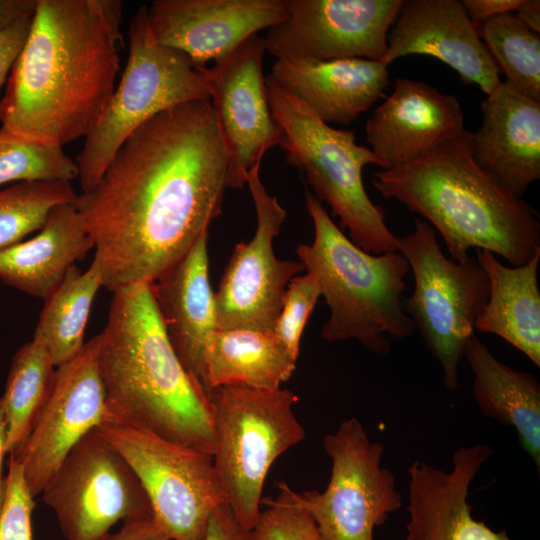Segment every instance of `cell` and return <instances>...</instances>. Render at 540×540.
Returning a JSON list of instances; mask_svg holds the SVG:
<instances>
[{
	"label": "cell",
	"mask_w": 540,
	"mask_h": 540,
	"mask_svg": "<svg viewBox=\"0 0 540 540\" xmlns=\"http://www.w3.org/2000/svg\"><path fill=\"white\" fill-rule=\"evenodd\" d=\"M6 492H7V482H6V474L4 477L0 478V517L3 512L5 500H6Z\"/></svg>",
	"instance_id": "obj_43"
},
{
	"label": "cell",
	"mask_w": 540,
	"mask_h": 540,
	"mask_svg": "<svg viewBox=\"0 0 540 540\" xmlns=\"http://www.w3.org/2000/svg\"><path fill=\"white\" fill-rule=\"evenodd\" d=\"M320 296L318 282L308 272L304 276L294 277L286 289L272 333L295 360L298 358L302 333Z\"/></svg>",
	"instance_id": "obj_34"
},
{
	"label": "cell",
	"mask_w": 540,
	"mask_h": 540,
	"mask_svg": "<svg viewBox=\"0 0 540 540\" xmlns=\"http://www.w3.org/2000/svg\"><path fill=\"white\" fill-rule=\"evenodd\" d=\"M429 55L455 70L463 83L489 95L502 81L475 25L458 0H403L387 34L382 60L389 65L412 55Z\"/></svg>",
	"instance_id": "obj_18"
},
{
	"label": "cell",
	"mask_w": 540,
	"mask_h": 540,
	"mask_svg": "<svg viewBox=\"0 0 540 540\" xmlns=\"http://www.w3.org/2000/svg\"><path fill=\"white\" fill-rule=\"evenodd\" d=\"M91 248L94 244L76 202L59 204L36 236L0 251V280L46 299Z\"/></svg>",
	"instance_id": "obj_24"
},
{
	"label": "cell",
	"mask_w": 540,
	"mask_h": 540,
	"mask_svg": "<svg viewBox=\"0 0 540 540\" xmlns=\"http://www.w3.org/2000/svg\"><path fill=\"white\" fill-rule=\"evenodd\" d=\"M129 54L118 85L77 158L82 193L101 178L123 142L143 123L174 106L210 99L206 68L154 37L141 6L129 23Z\"/></svg>",
	"instance_id": "obj_8"
},
{
	"label": "cell",
	"mask_w": 540,
	"mask_h": 540,
	"mask_svg": "<svg viewBox=\"0 0 540 540\" xmlns=\"http://www.w3.org/2000/svg\"><path fill=\"white\" fill-rule=\"evenodd\" d=\"M387 67L366 58L314 63L276 60L268 77L323 122L348 125L384 96L389 85Z\"/></svg>",
	"instance_id": "obj_22"
},
{
	"label": "cell",
	"mask_w": 540,
	"mask_h": 540,
	"mask_svg": "<svg viewBox=\"0 0 540 540\" xmlns=\"http://www.w3.org/2000/svg\"><path fill=\"white\" fill-rule=\"evenodd\" d=\"M32 19L0 30V91L15 64L28 37Z\"/></svg>",
	"instance_id": "obj_36"
},
{
	"label": "cell",
	"mask_w": 540,
	"mask_h": 540,
	"mask_svg": "<svg viewBox=\"0 0 540 540\" xmlns=\"http://www.w3.org/2000/svg\"><path fill=\"white\" fill-rule=\"evenodd\" d=\"M38 0H0V30L8 29L15 24L32 19Z\"/></svg>",
	"instance_id": "obj_40"
},
{
	"label": "cell",
	"mask_w": 540,
	"mask_h": 540,
	"mask_svg": "<svg viewBox=\"0 0 540 540\" xmlns=\"http://www.w3.org/2000/svg\"><path fill=\"white\" fill-rule=\"evenodd\" d=\"M520 23L535 34L540 33V1L523 0L514 12Z\"/></svg>",
	"instance_id": "obj_41"
},
{
	"label": "cell",
	"mask_w": 540,
	"mask_h": 540,
	"mask_svg": "<svg viewBox=\"0 0 540 540\" xmlns=\"http://www.w3.org/2000/svg\"><path fill=\"white\" fill-rule=\"evenodd\" d=\"M306 206L314 240L299 244L296 254L316 278L330 309L323 339H354L377 355L388 354L390 337L405 339L415 331L402 299L408 261L399 251L374 255L355 245L308 191Z\"/></svg>",
	"instance_id": "obj_5"
},
{
	"label": "cell",
	"mask_w": 540,
	"mask_h": 540,
	"mask_svg": "<svg viewBox=\"0 0 540 540\" xmlns=\"http://www.w3.org/2000/svg\"><path fill=\"white\" fill-rule=\"evenodd\" d=\"M6 500L0 517V540H32L31 516L35 507L21 465L9 455Z\"/></svg>",
	"instance_id": "obj_35"
},
{
	"label": "cell",
	"mask_w": 540,
	"mask_h": 540,
	"mask_svg": "<svg viewBox=\"0 0 540 540\" xmlns=\"http://www.w3.org/2000/svg\"><path fill=\"white\" fill-rule=\"evenodd\" d=\"M79 169L60 146L19 136L0 126V188L10 182L63 181Z\"/></svg>",
	"instance_id": "obj_32"
},
{
	"label": "cell",
	"mask_w": 540,
	"mask_h": 540,
	"mask_svg": "<svg viewBox=\"0 0 540 540\" xmlns=\"http://www.w3.org/2000/svg\"><path fill=\"white\" fill-rule=\"evenodd\" d=\"M207 240L208 230L176 264L151 282L154 302L169 341L183 366L199 381L205 342L216 330Z\"/></svg>",
	"instance_id": "obj_23"
},
{
	"label": "cell",
	"mask_w": 540,
	"mask_h": 540,
	"mask_svg": "<svg viewBox=\"0 0 540 540\" xmlns=\"http://www.w3.org/2000/svg\"><path fill=\"white\" fill-rule=\"evenodd\" d=\"M70 182L35 181L0 188V251L44 225L50 211L62 203L76 202Z\"/></svg>",
	"instance_id": "obj_31"
},
{
	"label": "cell",
	"mask_w": 540,
	"mask_h": 540,
	"mask_svg": "<svg viewBox=\"0 0 540 540\" xmlns=\"http://www.w3.org/2000/svg\"><path fill=\"white\" fill-rule=\"evenodd\" d=\"M57 367L32 339L14 354L0 400L7 425V451L15 450L35 426L55 383Z\"/></svg>",
	"instance_id": "obj_29"
},
{
	"label": "cell",
	"mask_w": 540,
	"mask_h": 540,
	"mask_svg": "<svg viewBox=\"0 0 540 540\" xmlns=\"http://www.w3.org/2000/svg\"><path fill=\"white\" fill-rule=\"evenodd\" d=\"M41 495L66 540H107L120 520L153 516L135 472L96 428L70 450Z\"/></svg>",
	"instance_id": "obj_12"
},
{
	"label": "cell",
	"mask_w": 540,
	"mask_h": 540,
	"mask_svg": "<svg viewBox=\"0 0 540 540\" xmlns=\"http://www.w3.org/2000/svg\"><path fill=\"white\" fill-rule=\"evenodd\" d=\"M476 260L489 280L488 301L475 329L499 336L540 366V253L529 262L508 267L492 252L476 249Z\"/></svg>",
	"instance_id": "obj_25"
},
{
	"label": "cell",
	"mask_w": 540,
	"mask_h": 540,
	"mask_svg": "<svg viewBox=\"0 0 540 540\" xmlns=\"http://www.w3.org/2000/svg\"><path fill=\"white\" fill-rule=\"evenodd\" d=\"M201 540H253V538L251 530L243 528L227 503H223L211 513Z\"/></svg>",
	"instance_id": "obj_37"
},
{
	"label": "cell",
	"mask_w": 540,
	"mask_h": 540,
	"mask_svg": "<svg viewBox=\"0 0 540 540\" xmlns=\"http://www.w3.org/2000/svg\"><path fill=\"white\" fill-rule=\"evenodd\" d=\"M113 293L107 324L98 334L106 418L212 455L210 399L175 353L151 282L134 283Z\"/></svg>",
	"instance_id": "obj_3"
},
{
	"label": "cell",
	"mask_w": 540,
	"mask_h": 540,
	"mask_svg": "<svg viewBox=\"0 0 540 540\" xmlns=\"http://www.w3.org/2000/svg\"><path fill=\"white\" fill-rule=\"evenodd\" d=\"M7 451V425L2 402L0 400V478L4 477L3 462Z\"/></svg>",
	"instance_id": "obj_42"
},
{
	"label": "cell",
	"mask_w": 540,
	"mask_h": 540,
	"mask_svg": "<svg viewBox=\"0 0 540 540\" xmlns=\"http://www.w3.org/2000/svg\"><path fill=\"white\" fill-rule=\"evenodd\" d=\"M227 167L210 99L138 127L76 200L103 287L153 282L176 264L221 214Z\"/></svg>",
	"instance_id": "obj_1"
},
{
	"label": "cell",
	"mask_w": 540,
	"mask_h": 540,
	"mask_svg": "<svg viewBox=\"0 0 540 540\" xmlns=\"http://www.w3.org/2000/svg\"><path fill=\"white\" fill-rule=\"evenodd\" d=\"M478 33L505 83L540 102V37L523 26L514 12L477 25Z\"/></svg>",
	"instance_id": "obj_30"
},
{
	"label": "cell",
	"mask_w": 540,
	"mask_h": 540,
	"mask_svg": "<svg viewBox=\"0 0 540 540\" xmlns=\"http://www.w3.org/2000/svg\"><path fill=\"white\" fill-rule=\"evenodd\" d=\"M296 361L273 333L214 330L205 342L200 381L206 393L224 385L275 390L292 376Z\"/></svg>",
	"instance_id": "obj_27"
},
{
	"label": "cell",
	"mask_w": 540,
	"mask_h": 540,
	"mask_svg": "<svg viewBox=\"0 0 540 540\" xmlns=\"http://www.w3.org/2000/svg\"><path fill=\"white\" fill-rule=\"evenodd\" d=\"M275 498H264L267 508L251 530L253 540H325L313 518L299 507L286 482L278 483Z\"/></svg>",
	"instance_id": "obj_33"
},
{
	"label": "cell",
	"mask_w": 540,
	"mask_h": 540,
	"mask_svg": "<svg viewBox=\"0 0 540 540\" xmlns=\"http://www.w3.org/2000/svg\"><path fill=\"white\" fill-rule=\"evenodd\" d=\"M470 137L466 130L424 158L377 172L372 183L428 220L451 259L476 248L521 266L540 253L537 212L476 164Z\"/></svg>",
	"instance_id": "obj_4"
},
{
	"label": "cell",
	"mask_w": 540,
	"mask_h": 540,
	"mask_svg": "<svg viewBox=\"0 0 540 540\" xmlns=\"http://www.w3.org/2000/svg\"><path fill=\"white\" fill-rule=\"evenodd\" d=\"M98 335L56 369L52 393L35 426L9 453L21 465L33 497L40 495L70 450L107 416L98 369Z\"/></svg>",
	"instance_id": "obj_16"
},
{
	"label": "cell",
	"mask_w": 540,
	"mask_h": 540,
	"mask_svg": "<svg viewBox=\"0 0 540 540\" xmlns=\"http://www.w3.org/2000/svg\"><path fill=\"white\" fill-rule=\"evenodd\" d=\"M331 458L324 491L298 493L295 503L315 521L325 540H373L375 527L401 506L393 473L381 466L384 448L370 440L356 418L323 439Z\"/></svg>",
	"instance_id": "obj_11"
},
{
	"label": "cell",
	"mask_w": 540,
	"mask_h": 540,
	"mask_svg": "<svg viewBox=\"0 0 540 540\" xmlns=\"http://www.w3.org/2000/svg\"><path fill=\"white\" fill-rule=\"evenodd\" d=\"M473 373V395L480 411L513 427L521 447L540 466V383L499 361L474 335L465 355Z\"/></svg>",
	"instance_id": "obj_26"
},
{
	"label": "cell",
	"mask_w": 540,
	"mask_h": 540,
	"mask_svg": "<svg viewBox=\"0 0 540 540\" xmlns=\"http://www.w3.org/2000/svg\"><path fill=\"white\" fill-rule=\"evenodd\" d=\"M266 89L273 117L282 130L280 147L289 164L303 172L314 195L331 207L351 241L379 255L397 250V237L386 224L384 210L369 198L362 179L364 166L383 168L379 157L358 145L354 131L323 122L303 102L269 77Z\"/></svg>",
	"instance_id": "obj_6"
},
{
	"label": "cell",
	"mask_w": 540,
	"mask_h": 540,
	"mask_svg": "<svg viewBox=\"0 0 540 540\" xmlns=\"http://www.w3.org/2000/svg\"><path fill=\"white\" fill-rule=\"evenodd\" d=\"M397 250L414 279L412 294L403 299L405 312L440 364L446 387L455 390L460 360L488 301V277L471 256L463 261L448 258L435 230L418 218L413 231L397 237Z\"/></svg>",
	"instance_id": "obj_9"
},
{
	"label": "cell",
	"mask_w": 540,
	"mask_h": 540,
	"mask_svg": "<svg viewBox=\"0 0 540 540\" xmlns=\"http://www.w3.org/2000/svg\"><path fill=\"white\" fill-rule=\"evenodd\" d=\"M96 430L135 472L162 531L171 540H201L211 513L227 503L212 455L116 419Z\"/></svg>",
	"instance_id": "obj_10"
},
{
	"label": "cell",
	"mask_w": 540,
	"mask_h": 540,
	"mask_svg": "<svg viewBox=\"0 0 540 540\" xmlns=\"http://www.w3.org/2000/svg\"><path fill=\"white\" fill-rule=\"evenodd\" d=\"M261 165L246 176L254 202L257 227L248 242L237 243L215 293L216 330L250 329L272 333L289 282L305 266L280 260L273 241L287 212L260 179Z\"/></svg>",
	"instance_id": "obj_13"
},
{
	"label": "cell",
	"mask_w": 540,
	"mask_h": 540,
	"mask_svg": "<svg viewBox=\"0 0 540 540\" xmlns=\"http://www.w3.org/2000/svg\"><path fill=\"white\" fill-rule=\"evenodd\" d=\"M121 0H38L0 100V126L63 147L86 137L116 87Z\"/></svg>",
	"instance_id": "obj_2"
},
{
	"label": "cell",
	"mask_w": 540,
	"mask_h": 540,
	"mask_svg": "<svg viewBox=\"0 0 540 540\" xmlns=\"http://www.w3.org/2000/svg\"><path fill=\"white\" fill-rule=\"evenodd\" d=\"M213 414V465L227 505L252 530L262 512L266 476L274 461L301 442L305 430L289 389L224 385L207 393Z\"/></svg>",
	"instance_id": "obj_7"
},
{
	"label": "cell",
	"mask_w": 540,
	"mask_h": 540,
	"mask_svg": "<svg viewBox=\"0 0 540 540\" xmlns=\"http://www.w3.org/2000/svg\"><path fill=\"white\" fill-rule=\"evenodd\" d=\"M487 444L460 447L448 472L425 462L409 467V504L405 540H512L473 518L468 503L470 485L492 455Z\"/></svg>",
	"instance_id": "obj_20"
},
{
	"label": "cell",
	"mask_w": 540,
	"mask_h": 540,
	"mask_svg": "<svg viewBox=\"0 0 540 540\" xmlns=\"http://www.w3.org/2000/svg\"><path fill=\"white\" fill-rule=\"evenodd\" d=\"M468 16L475 25L501 14L516 11L523 0H463Z\"/></svg>",
	"instance_id": "obj_39"
},
{
	"label": "cell",
	"mask_w": 540,
	"mask_h": 540,
	"mask_svg": "<svg viewBox=\"0 0 540 540\" xmlns=\"http://www.w3.org/2000/svg\"><path fill=\"white\" fill-rule=\"evenodd\" d=\"M107 540H171L158 526L153 516L130 518Z\"/></svg>",
	"instance_id": "obj_38"
},
{
	"label": "cell",
	"mask_w": 540,
	"mask_h": 540,
	"mask_svg": "<svg viewBox=\"0 0 540 540\" xmlns=\"http://www.w3.org/2000/svg\"><path fill=\"white\" fill-rule=\"evenodd\" d=\"M465 131L456 97L406 78L395 80L392 94L366 122V140L384 170L424 158Z\"/></svg>",
	"instance_id": "obj_19"
},
{
	"label": "cell",
	"mask_w": 540,
	"mask_h": 540,
	"mask_svg": "<svg viewBox=\"0 0 540 540\" xmlns=\"http://www.w3.org/2000/svg\"><path fill=\"white\" fill-rule=\"evenodd\" d=\"M481 109V125L471 132V155L482 170L521 199L540 178V102L502 82Z\"/></svg>",
	"instance_id": "obj_21"
},
{
	"label": "cell",
	"mask_w": 540,
	"mask_h": 540,
	"mask_svg": "<svg viewBox=\"0 0 540 540\" xmlns=\"http://www.w3.org/2000/svg\"><path fill=\"white\" fill-rule=\"evenodd\" d=\"M403 0H286L287 16L267 29L277 60L314 63L344 58L382 61Z\"/></svg>",
	"instance_id": "obj_14"
},
{
	"label": "cell",
	"mask_w": 540,
	"mask_h": 540,
	"mask_svg": "<svg viewBox=\"0 0 540 540\" xmlns=\"http://www.w3.org/2000/svg\"><path fill=\"white\" fill-rule=\"evenodd\" d=\"M101 287V275L92 263L85 272L74 265L44 299L33 338L44 346L56 367L73 359L84 347L89 313Z\"/></svg>",
	"instance_id": "obj_28"
},
{
	"label": "cell",
	"mask_w": 540,
	"mask_h": 540,
	"mask_svg": "<svg viewBox=\"0 0 540 540\" xmlns=\"http://www.w3.org/2000/svg\"><path fill=\"white\" fill-rule=\"evenodd\" d=\"M265 37L254 34L206 68L209 98L227 154V188L242 189L248 172L281 144L262 66Z\"/></svg>",
	"instance_id": "obj_15"
},
{
	"label": "cell",
	"mask_w": 540,
	"mask_h": 540,
	"mask_svg": "<svg viewBox=\"0 0 540 540\" xmlns=\"http://www.w3.org/2000/svg\"><path fill=\"white\" fill-rule=\"evenodd\" d=\"M286 16V0H154L147 6L156 40L200 69Z\"/></svg>",
	"instance_id": "obj_17"
}]
</instances>
